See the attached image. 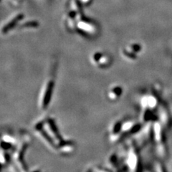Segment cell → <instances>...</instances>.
<instances>
[{
	"label": "cell",
	"mask_w": 172,
	"mask_h": 172,
	"mask_svg": "<svg viewBox=\"0 0 172 172\" xmlns=\"http://www.w3.org/2000/svg\"><path fill=\"white\" fill-rule=\"evenodd\" d=\"M55 87V75H52L48 78L45 85L41 90L40 96L39 97V108L42 110H45L50 104L51 97L52 96L53 90Z\"/></svg>",
	"instance_id": "6da1fadb"
},
{
	"label": "cell",
	"mask_w": 172,
	"mask_h": 172,
	"mask_svg": "<svg viewBox=\"0 0 172 172\" xmlns=\"http://www.w3.org/2000/svg\"><path fill=\"white\" fill-rule=\"evenodd\" d=\"M123 94V88L120 85H113L108 88L107 97L111 101H117Z\"/></svg>",
	"instance_id": "7a4b0ae2"
},
{
	"label": "cell",
	"mask_w": 172,
	"mask_h": 172,
	"mask_svg": "<svg viewBox=\"0 0 172 172\" xmlns=\"http://www.w3.org/2000/svg\"><path fill=\"white\" fill-rule=\"evenodd\" d=\"M23 17H24V15H17V17L15 18V19H13L12 20L10 21V22H9L5 27H4L3 30H2L3 33H7V32L10 31L11 28H13V27L16 25V24H17V23L19 22L20 20L22 19Z\"/></svg>",
	"instance_id": "3957f363"
},
{
	"label": "cell",
	"mask_w": 172,
	"mask_h": 172,
	"mask_svg": "<svg viewBox=\"0 0 172 172\" xmlns=\"http://www.w3.org/2000/svg\"><path fill=\"white\" fill-rule=\"evenodd\" d=\"M39 26V23L36 21H32V22H27L23 25L25 27H36Z\"/></svg>",
	"instance_id": "277c9868"
}]
</instances>
